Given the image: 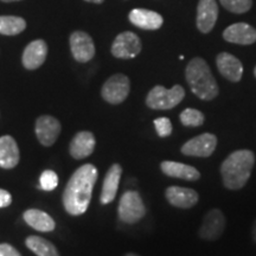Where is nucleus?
Masks as SVG:
<instances>
[{"mask_svg": "<svg viewBox=\"0 0 256 256\" xmlns=\"http://www.w3.org/2000/svg\"><path fill=\"white\" fill-rule=\"evenodd\" d=\"M124 256H139V255H136V254H134V252H128V254H126Z\"/></svg>", "mask_w": 256, "mask_h": 256, "instance_id": "nucleus-33", "label": "nucleus"}, {"mask_svg": "<svg viewBox=\"0 0 256 256\" xmlns=\"http://www.w3.org/2000/svg\"><path fill=\"white\" fill-rule=\"evenodd\" d=\"M48 56V46L43 40H36L31 42L24 49L22 56V63L28 70L38 69L46 62Z\"/></svg>", "mask_w": 256, "mask_h": 256, "instance_id": "nucleus-13", "label": "nucleus"}, {"mask_svg": "<svg viewBox=\"0 0 256 256\" xmlns=\"http://www.w3.org/2000/svg\"><path fill=\"white\" fill-rule=\"evenodd\" d=\"M12 203V196L8 191L0 188V209L2 208H8Z\"/></svg>", "mask_w": 256, "mask_h": 256, "instance_id": "nucleus-30", "label": "nucleus"}, {"mask_svg": "<svg viewBox=\"0 0 256 256\" xmlns=\"http://www.w3.org/2000/svg\"><path fill=\"white\" fill-rule=\"evenodd\" d=\"M128 18L133 25L144 30H158L164 23V19L159 14L145 8L132 10Z\"/></svg>", "mask_w": 256, "mask_h": 256, "instance_id": "nucleus-20", "label": "nucleus"}, {"mask_svg": "<svg viewBox=\"0 0 256 256\" xmlns=\"http://www.w3.org/2000/svg\"><path fill=\"white\" fill-rule=\"evenodd\" d=\"M160 168L164 172V174L171 178H178L191 182L198 180L200 178V174L198 172L197 168H194V166L183 164V162L165 160L160 164Z\"/></svg>", "mask_w": 256, "mask_h": 256, "instance_id": "nucleus-21", "label": "nucleus"}, {"mask_svg": "<svg viewBox=\"0 0 256 256\" xmlns=\"http://www.w3.org/2000/svg\"><path fill=\"white\" fill-rule=\"evenodd\" d=\"M254 164L255 156L249 150L232 152L220 166L224 186L230 190L242 188L250 178Z\"/></svg>", "mask_w": 256, "mask_h": 256, "instance_id": "nucleus-2", "label": "nucleus"}, {"mask_svg": "<svg viewBox=\"0 0 256 256\" xmlns=\"http://www.w3.org/2000/svg\"><path fill=\"white\" fill-rule=\"evenodd\" d=\"M25 244L37 256H60V252L55 246L40 236H28L25 240Z\"/></svg>", "mask_w": 256, "mask_h": 256, "instance_id": "nucleus-23", "label": "nucleus"}, {"mask_svg": "<svg viewBox=\"0 0 256 256\" xmlns=\"http://www.w3.org/2000/svg\"><path fill=\"white\" fill-rule=\"evenodd\" d=\"M185 75L192 92L200 100L211 101L218 95V86L216 80L208 63L200 57L190 60L185 70Z\"/></svg>", "mask_w": 256, "mask_h": 256, "instance_id": "nucleus-3", "label": "nucleus"}, {"mask_svg": "<svg viewBox=\"0 0 256 256\" xmlns=\"http://www.w3.org/2000/svg\"><path fill=\"white\" fill-rule=\"evenodd\" d=\"M95 145V136L92 132H89V130H82V132L76 133L69 145L70 156L76 160L88 158L94 152Z\"/></svg>", "mask_w": 256, "mask_h": 256, "instance_id": "nucleus-12", "label": "nucleus"}, {"mask_svg": "<svg viewBox=\"0 0 256 256\" xmlns=\"http://www.w3.org/2000/svg\"><path fill=\"white\" fill-rule=\"evenodd\" d=\"M220 4L234 14H244L252 8V0H220Z\"/></svg>", "mask_w": 256, "mask_h": 256, "instance_id": "nucleus-27", "label": "nucleus"}, {"mask_svg": "<svg viewBox=\"0 0 256 256\" xmlns=\"http://www.w3.org/2000/svg\"><path fill=\"white\" fill-rule=\"evenodd\" d=\"M24 220L31 228L42 232H50L56 228V223L49 214L40 209H28L24 212Z\"/></svg>", "mask_w": 256, "mask_h": 256, "instance_id": "nucleus-22", "label": "nucleus"}, {"mask_svg": "<svg viewBox=\"0 0 256 256\" xmlns=\"http://www.w3.org/2000/svg\"><path fill=\"white\" fill-rule=\"evenodd\" d=\"M58 186V176L52 170H46L40 177V188L44 191H52Z\"/></svg>", "mask_w": 256, "mask_h": 256, "instance_id": "nucleus-26", "label": "nucleus"}, {"mask_svg": "<svg viewBox=\"0 0 256 256\" xmlns=\"http://www.w3.org/2000/svg\"><path fill=\"white\" fill-rule=\"evenodd\" d=\"M226 228V218L220 209L208 211L200 228V236L206 241H215L222 235Z\"/></svg>", "mask_w": 256, "mask_h": 256, "instance_id": "nucleus-11", "label": "nucleus"}, {"mask_svg": "<svg viewBox=\"0 0 256 256\" xmlns=\"http://www.w3.org/2000/svg\"><path fill=\"white\" fill-rule=\"evenodd\" d=\"M184 96V88L179 84L174 86L171 89H166L162 86H156L147 95L146 104L147 107L156 110H172L183 101Z\"/></svg>", "mask_w": 256, "mask_h": 256, "instance_id": "nucleus-4", "label": "nucleus"}, {"mask_svg": "<svg viewBox=\"0 0 256 256\" xmlns=\"http://www.w3.org/2000/svg\"><path fill=\"white\" fill-rule=\"evenodd\" d=\"M26 28V22L16 16H0V34L16 36Z\"/></svg>", "mask_w": 256, "mask_h": 256, "instance_id": "nucleus-24", "label": "nucleus"}, {"mask_svg": "<svg viewBox=\"0 0 256 256\" xmlns=\"http://www.w3.org/2000/svg\"><path fill=\"white\" fill-rule=\"evenodd\" d=\"M142 40L134 32L126 31L118 34L112 46V55L116 58H134L142 51Z\"/></svg>", "mask_w": 256, "mask_h": 256, "instance_id": "nucleus-7", "label": "nucleus"}, {"mask_svg": "<svg viewBox=\"0 0 256 256\" xmlns=\"http://www.w3.org/2000/svg\"><path fill=\"white\" fill-rule=\"evenodd\" d=\"M98 177V168L90 162L80 166L72 174L63 192V206L69 215L81 216L88 210Z\"/></svg>", "mask_w": 256, "mask_h": 256, "instance_id": "nucleus-1", "label": "nucleus"}, {"mask_svg": "<svg viewBox=\"0 0 256 256\" xmlns=\"http://www.w3.org/2000/svg\"><path fill=\"white\" fill-rule=\"evenodd\" d=\"M166 200L171 206L180 209H190L198 203L200 196L194 188L182 186H170L165 191Z\"/></svg>", "mask_w": 256, "mask_h": 256, "instance_id": "nucleus-14", "label": "nucleus"}, {"mask_svg": "<svg viewBox=\"0 0 256 256\" xmlns=\"http://www.w3.org/2000/svg\"><path fill=\"white\" fill-rule=\"evenodd\" d=\"M218 72L223 78L232 82L241 81L243 75V66L241 60L232 56V54L220 52L216 58Z\"/></svg>", "mask_w": 256, "mask_h": 256, "instance_id": "nucleus-17", "label": "nucleus"}, {"mask_svg": "<svg viewBox=\"0 0 256 256\" xmlns=\"http://www.w3.org/2000/svg\"><path fill=\"white\" fill-rule=\"evenodd\" d=\"M20 159L18 144L11 136H0V168L5 170L14 168Z\"/></svg>", "mask_w": 256, "mask_h": 256, "instance_id": "nucleus-19", "label": "nucleus"}, {"mask_svg": "<svg viewBox=\"0 0 256 256\" xmlns=\"http://www.w3.org/2000/svg\"><path fill=\"white\" fill-rule=\"evenodd\" d=\"M60 130H62L60 122L51 115H42L36 120L34 124V133L38 142L46 147L52 146L57 142Z\"/></svg>", "mask_w": 256, "mask_h": 256, "instance_id": "nucleus-10", "label": "nucleus"}, {"mask_svg": "<svg viewBox=\"0 0 256 256\" xmlns=\"http://www.w3.org/2000/svg\"><path fill=\"white\" fill-rule=\"evenodd\" d=\"M118 215L121 222L127 224H136L142 220L146 215V208L142 198L136 191H126L121 196Z\"/></svg>", "mask_w": 256, "mask_h": 256, "instance_id": "nucleus-5", "label": "nucleus"}, {"mask_svg": "<svg viewBox=\"0 0 256 256\" xmlns=\"http://www.w3.org/2000/svg\"><path fill=\"white\" fill-rule=\"evenodd\" d=\"M0 256H22L14 246L8 243H2L0 244Z\"/></svg>", "mask_w": 256, "mask_h": 256, "instance_id": "nucleus-29", "label": "nucleus"}, {"mask_svg": "<svg viewBox=\"0 0 256 256\" xmlns=\"http://www.w3.org/2000/svg\"><path fill=\"white\" fill-rule=\"evenodd\" d=\"M217 146V138L215 134L203 133L188 140L182 146V153L190 156H210Z\"/></svg>", "mask_w": 256, "mask_h": 256, "instance_id": "nucleus-9", "label": "nucleus"}, {"mask_svg": "<svg viewBox=\"0 0 256 256\" xmlns=\"http://www.w3.org/2000/svg\"><path fill=\"white\" fill-rule=\"evenodd\" d=\"M130 90V78L124 74L110 76L102 86L101 95L104 101L110 104H120L126 100Z\"/></svg>", "mask_w": 256, "mask_h": 256, "instance_id": "nucleus-6", "label": "nucleus"}, {"mask_svg": "<svg viewBox=\"0 0 256 256\" xmlns=\"http://www.w3.org/2000/svg\"><path fill=\"white\" fill-rule=\"evenodd\" d=\"M4 2H20V0H2Z\"/></svg>", "mask_w": 256, "mask_h": 256, "instance_id": "nucleus-32", "label": "nucleus"}, {"mask_svg": "<svg viewBox=\"0 0 256 256\" xmlns=\"http://www.w3.org/2000/svg\"><path fill=\"white\" fill-rule=\"evenodd\" d=\"M254 75H255V78H256V66H255V69H254Z\"/></svg>", "mask_w": 256, "mask_h": 256, "instance_id": "nucleus-34", "label": "nucleus"}, {"mask_svg": "<svg viewBox=\"0 0 256 256\" xmlns=\"http://www.w3.org/2000/svg\"><path fill=\"white\" fill-rule=\"evenodd\" d=\"M72 55L80 63H87L95 56V44L92 38L84 31H75L70 34Z\"/></svg>", "mask_w": 256, "mask_h": 256, "instance_id": "nucleus-8", "label": "nucleus"}, {"mask_svg": "<svg viewBox=\"0 0 256 256\" xmlns=\"http://www.w3.org/2000/svg\"><path fill=\"white\" fill-rule=\"evenodd\" d=\"M154 127L156 133L160 138H166L171 136L172 133V124L168 118H158L154 120Z\"/></svg>", "mask_w": 256, "mask_h": 256, "instance_id": "nucleus-28", "label": "nucleus"}, {"mask_svg": "<svg viewBox=\"0 0 256 256\" xmlns=\"http://www.w3.org/2000/svg\"><path fill=\"white\" fill-rule=\"evenodd\" d=\"M223 38L229 43L249 46L256 42V28L247 23L232 24L224 30Z\"/></svg>", "mask_w": 256, "mask_h": 256, "instance_id": "nucleus-16", "label": "nucleus"}, {"mask_svg": "<svg viewBox=\"0 0 256 256\" xmlns=\"http://www.w3.org/2000/svg\"><path fill=\"white\" fill-rule=\"evenodd\" d=\"M218 17L216 0H200L197 8V28L200 32L208 34L215 26Z\"/></svg>", "mask_w": 256, "mask_h": 256, "instance_id": "nucleus-15", "label": "nucleus"}, {"mask_svg": "<svg viewBox=\"0 0 256 256\" xmlns=\"http://www.w3.org/2000/svg\"><path fill=\"white\" fill-rule=\"evenodd\" d=\"M179 118H180V122L186 127H198L204 124V114L194 108H186L182 112Z\"/></svg>", "mask_w": 256, "mask_h": 256, "instance_id": "nucleus-25", "label": "nucleus"}, {"mask_svg": "<svg viewBox=\"0 0 256 256\" xmlns=\"http://www.w3.org/2000/svg\"><path fill=\"white\" fill-rule=\"evenodd\" d=\"M84 2H92V4H102V2H104V0H84Z\"/></svg>", "mask_w": 256, "mask_h": 256, "instance_id": "nucleus-31", "label": "nucleus"}, {"mask_svg": "<svg viewBox=\"0 0 256 256\" xmlns=\"http://www.w3.org/2000/svg\"><path fill=\"white\" fill-rule=\"evenodd\" d=\"M121 174H122V168L119 164H113L104 176V185L100 194L101 204H110L115 200L119 188Z\"/></svg>", "mask_w": 256, "mask_h": 256, "instance_id": "nucleus-18", "label": "nucleus"}]
</instances>
